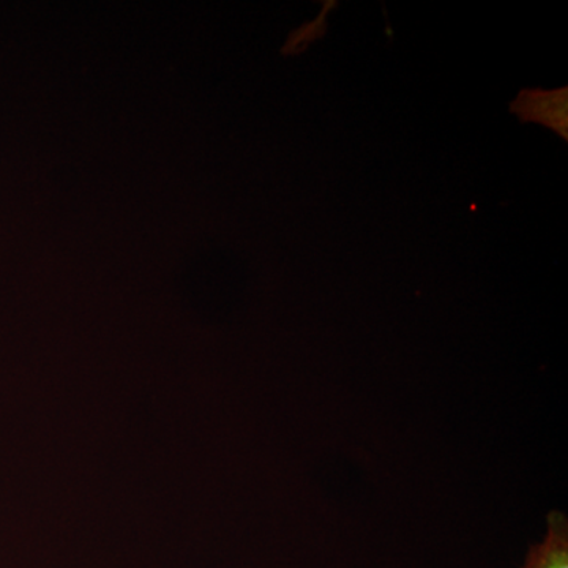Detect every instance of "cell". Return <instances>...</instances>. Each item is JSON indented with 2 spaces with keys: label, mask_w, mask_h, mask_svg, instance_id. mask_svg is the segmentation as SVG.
Instances as JSON below:
<instances>
[{
  "label": "cell",
  "mask_w": 568,
  "mask_h": 568,
  "mask_svg": "<svg viewBox=\"0 0 568 568\" xmlns=\"http://www.w3.org/2000/svg\"><path fill=\"white\" fill-rule=\"evenodd\" d=\"M521 568H568V525L564 515H549L547 534L529 549Z\"/></svg>",
  "instance_id": "cell-2"
},
{
  "label": "cell",
  "mask_w": 568,
  "mask_h": 568,
  "mask_svg": "<svg viewBox=\"0 0 568 568\" xmlns=\"http://www.w3.org/2000/svg\"><path fill=\"white\" fill-rule=\"evenodd\" d=\"M510 111L519 121L540 123L568 141V88L555 91L525 89L510 104Z\"/></svg>",
  "instance_id": "cell-1"
}]
</instances>
